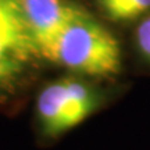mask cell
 Listing matches in <instances>:
<instances>
[{"mask_svg":"<svg viewBox=\"0 0 150 150\" xmlns=\"http://www.w3.org/2000/svg\"><path fill=\"white\" fill-rule=\"evenodd\" d=\"M43 59L89 76L106 78L121 70V49L115 36L76 6Z\"/></svg>","mask_w":150,"mask_h":150,"instance_id":"1","label":"cell"},{"mask_svg":"<svg viewBox=\"0 0 150 150\" xmlns=\"http://www.w3.org/2000/svg\"><path fill=\"white\" fill-rule=\"evenodd\" d=\"M97 106L99 97L88 83L63 78L40 91L36 112L43 134L49 138H59L91 117Z\"/></svg>","mask_w":150,"mask_h":150,"instance_id":"2","label":"cell"},{"mask_svg":"<svg viewBox=\"0 0 150 150\" xmlns=\"http://www.w3.org/2000/svg\"><path fill=\"white\" fill-rule=\"evenodd\" d=\"M33 56L32 38L24 24L17 0L0 6V89L14 83Z\"/></svg>","mask_w":150,"mask_h":150,"instance_id":"3","label":"cell"},{"mask_svg":"<svg viewBox=\"0 0 150 150\" xmlns=\"http://www.w3.org/2000/svg\"><path fill=\"white\" fill-rule=\"evenodd\" d=\"M38 56L47 52L65 27L74 4L64 0H17Z\"/></svg>","mask_w":150,"mask_h":150,"instance_id":"4","label":"cell"},{"mask_svg":"<svg viewBox=\"0 0 150 150\" xmlns=\"http://www.w3.org/2000/svg\"><path fill=\"white\" fill-rule=\"evenodd\" d=\"M149 8H150V0H127L114 13L111 20H114V21H129V20L138 18Z\"/></svg>","mask_w":150,"mask_h":150,"instance_id":"5","label":"cell"},{"mask_svg":"<svg viewBox=\"0 0 150 150\" xmlns=\"http://www.w3.org/2000/svg\"><path fill=\"white\" fill-rule=\"evenodd\" d=\"M136 45L140 54L150 63V17L140 22L136 29Z\"/></svg>","mask_w":150,"mask_h":150,"instance_id":"6","label":"cell"},{"mask_svg":"<svg viewBox=\"0 0 150 150\" xmlns=\"http://www.w3.org/2000/svg\"><path fill=\"white\" fill-rule=\"evenodd\" d=\"M127 0H100V4H102L103 10L106 13V16L108 18H111L114 16V13L125 3Z\"/></svg>","mask_w":150,"mask_h":150,"instance_id":"7","label":"cell"},{"mask_svg":"<svg viewBox=\"0 0 150 150\" xmlns=\"http://www.w3.org/2000/svg\"><path fill=\"white\" fill-rule=\"evenodd\" d=\"M7 1H10V0H0V6H3V4H6Z\"/></svg>","mask_w":150,"mask_h":150,"instance_id":"8","label":"cell"}]
</instances>
